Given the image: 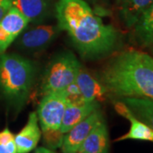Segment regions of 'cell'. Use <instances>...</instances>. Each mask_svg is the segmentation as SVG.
Wrapping results in <instances>:
<instances>
[{"instance_id": "6da1fadb", "label": "cell", "mask_w": 153, "mask_h": 153, "mask_svg": "<svg viewBox=\"0 0 153 153\" xmlns=\"http://www.w3.org/2000/svg\"><path fill=\"white\" fill-rule=\"evenodd\" d=\"M55 16L58 27L67 33L84 58H103L120 45V33L112 25L104 23L84 0H58Z\"/></svg>"}, {"instance_id": "7a4b0ae2", "label": "cell", "mask_w": 153, "mask_h": 153, "mask_svg": "<svg viewBox=\"0 0 153 153\" xmlns=\"http://www.w3.org/2000/svg\"><path fill=\"white\" fill-rule=\"evenodd\" d=\"M100 81L118 100H153V57L140 50H124L105 66Z\"/></svg>"}, {"instance_id": "3957f363", "label": "cell", "mask_w": 153, "mask_h": 153, "mask_svg": "<svg viewBox=\"0 0 153 153\" xmlns=\"http://www.w3.org/2000/svg\"><path fill=\"white\" fill-rule=\"evenodd\" d=\"M34 62L16 54L0 55V94L17 110L27 100L36 76Z\"/></svg>"}, {"instance_id": "277c9868", "label": "cell", "mask_w": 153, "mask_h": 153, "mask_svg": "<svg viewBox=\"0 0 153 153\" xmlns=\"http://www.w3.org/2000/svg\"><path fill=\"white\" fill-rule=\"evenodd\" d=\"M81 67L78 60L71 52L55 57L45 72L41 87L43 94L61 91L73 83Z\"/></svg>"}, {"instance_id": "5b68a950", "label": "cell", "mask_w": 153, "mask_h": 153, "mask_svg": "<svg viewBox=\"0 0 153 153\" xmlns=\"http://www.w3.org/2000/svg\"><path fill=\"white\" fill-rule=\"evenodd\" d=\"M67 102L64 90L44 94L37 111L41 131L60 129Z\"/></svg>"}, {"instance_id": "8992f818", "label": "cell", "mask_w": 153, "mask_h": 153, "mask_svg": "<svg viewBox=\"0 0 153 153\" xmlns=\"http://www.w3.org/2000/svg\"><path fill=\"white\" fill-rule=\"evenodd\" d=\"M104 119L100 109L94 111L64 134L61 150L63 153L76 152L93 128Z\"/></svg>"}, {"instance_id": "52a82bcc", "label": "cell", "mask_w": 153, "mask_h": 153, "mask_svg": "<svg viewBox=\"0 0 153 153\" xmlns=\"http://www.w3.org/2000/svg\"><path fill=\"white\" fill-rule=\"evenodd\" d=\"M29 21L22 13L12 6L0 22V55L4 54L10 44L27 27Z\"/></svg>"}, {"instance_id": "ba28073f", "label": "cell", "mask_w": 153, "mask_h": 153, "mask_svg": "<svg viewBox=\"0 0 153 153\" xmlns=\"http://www.w3.org/2000/svg\"><path fill=\"white\" fill-rule=\"evenodd\" d=\"M60 32L57 25H39L22 33L19 44L27 51L42 50L57 38Z\"/></svg>"}, {"instance_id": "9c48e42d", "label": "cell", "mask_w": 153, "mask_h": 153, "mask_svg": "<svg viewBox=\"0 0 153 153\" xmlns=\"http://www.w3.org/2000/svg\"><path fill=\"white\" fill-rule=\"evenodd\" d=\"M114 107L116 111L129 121L130 127L125 134L116 139L115 141H122L127 140H141L153 142V130L142 121L139 120L131 112L129 108L122 100H117L115 101Z\"/></svg>"}, {"instance_id": "30bf717a", "label": "cell", "mask_w": 153, "mask_h": 153, "mask_svg": "<svg viewBox=\"0 0 153 153\" xmlns=\"http://www.w3.org/2000/svg\"><path fill=\"white\" fill-rule=\"evenodd\" d=\"M41 135L42 131L38 123L37 112L33 111L28 116L26 125L15 135L17 153H29L36 149Z\"/></svg>"}, {"instance_id": "8fae6325", "label": "cell", "mask_w": 153, "mask_h": 153, "mask_svg": "<svg viewBox=\"0 0 153 153\" xmlns=\"http://www.w3.org/2000/svg\"><path fill=\"white\" fill-rule=\"evenodd\" d=\"M98 109H100V102L98 101L83 100L78 103L67 102L60 126V131L65 134L71 128Z\"/></svg>"}, {"instance_id": "7c38bea8", "label": "cell", "mask_w": 153, "mask_h": 153, "mask_svg": "<svg viewBox=\"0 0 153 153\" xmlns=\"http://www.w3.org/2000/svg\"><path fill=\"white\" fill-rule=\"evenodd\" d=\"M77 87L86 101H102L108 92L100 79L95 78L89 72L81 67L76 81Z\"/></svg>"}, {"instance_id": "4fadbf2b", "label": "cell", "mask_w": 153, "mask_h": 153, "mask_svg": "<svg viewBox=\"0 0 153 153\" xmlns=\"http://www.w3.org/2000/svg\"><path fill=\"white\" fill-rule=\"evenodd\" d=\"M110 139L105 120L100 122L83 141L77 152L86 153H109Z\"/></svg>"}, {"instance_id": "5bb4252c", "label": "cell", "mask_w": 153, "mask_h": 153, "mask_svg": "<svg viewBox=\"0 0 153 153\" xmlns=\"http://www.w3.org/2000/svg\"><path fill=\"white\" fill-rule=\"evenodd\" d=\"M133 38L139 46L146 48L153 44V3L134 26Z\"/></svg>"}, {"instance_id": "9a60e30c", "label": "cell", "mask_w": 153, "mask_h": 153, "mask_svg": "<svg viewBox=\"0 0 153 153\" xmlns=\"http://www.w3.org/2000/svg\"><path fill=\"white\" fill-rule=\"evenodd\" d=\"M50 0H13V6L28 19L29 22L42 21L46 16Z\"/></svg>"}, {"instance_id": "2e32d148", "label": "cell", "mask_w": 153, "mask_h": 153, "mask_svg": "<svg viewBox=\"0 0 153 153\" xmlns=\"http://www.w3.org/2000/svg\"><path fill=\"white\" fill-rule=\"evenodd\" d=\"M153 0H122L121 17L127 27H134Z\"/></svg>"}, {"instance_id": "e0dca14e", "label": "cell", "mask_w": 153, "mask_h": 153, "mask_svg": "<svg viewBox=\"0 0 153 153\" xmlns=\"http://www.w3.org/2000/svg\"><path fill=\"white\" fill-rule=\"evenodd\" d=\"M129 108L134 116L153 130V100L140 98L119 99Z\"/></svg>"}, {"instance_id": "ac0fdd59", "label": "cell", "mask_w": 153, "mask_h": 153, "mask_svg": "<svg viewBox=\"0 0 153 153\" xmlns=\"http://www.w3.org/2000/svg\"><path fill=\"white\" fill-rule=\"evenodd\" d=\"M44 142L47 148L50 150H55L57 148L61 147L63 142L64 134L59 130H44L42 131Z\"/></svg>"}, {"instance_id": "d6986e66", "label": "cell", "mask_w": 153, "mask_h": 153, "mask_svg": "<svg viewBox=\"0 0 153 153\" xmlns=\"http://www.w3.org/2000/svg\"><path fill=\"white\" fill-rule=\"evenodd\" d=\"M63 90L66 94V99H67L68 102L78 103V102H82L84 100V99L82 98V94L80 92V90H79V88H78L75 82L70 84L69 86H67Z\"/></svg>"}, {"instance_id": "ffe728a7", "label": "cell", "mask_w": 153, "mask_h": 153, "mask_svg": "<svg viewBox=\"0 0 153 153\" xmlns=\"http://www.w3.org/2000/svg\"><path fill=\"white\" fill-rule=\"evenodd\" d=\"M13 140H15V135L9 128H5L4 130L0 131V145H5Z\"/></svg>"}, {"instance_id": "44dd1931", "label": "cell", "mask_w": 153, "mask_h": 153, "mask_svg": "<svg viewBox=\"0 0 153 153\" xmlns=\"http://www.w3.org/2000/svg\"><path fill=\"white\" fill-rule=\"evenodd\" d=\"M13 6V0H0V22Z\"/></svg>"}, {"instance_id": "7402d4cb", "label": "cell", "mask_w": 153, "mask_h": 153, "mask_svg": "<svg viewBox=\"0 0 153 153\" xmlns=\"http://www.w3.org/2000/svg\"><path fill=\"white\" fill-rule=\"evenodd\" d=\"M0 153H17L15 140H11L5 145H0Z\"/></svg>"}, {"instance_id": "603a6c76", "label": "cell", "mask_w": 153, "mask_h": 153, "mask_svg": "<svg viewBox=\"0 0 153 153\" xmlns=\"http://www.w3.org/2000/svg\"><path fill=\"white\" fill-rule=\"evenodd\" d=\"M34 153H55V152L53 151V150H50V149H49V148L42 146V147L36 148V150H35Z\"/></svg>"}, {"instance_id": "cb8c5ba5", "label": "cell", "mask_w": 153, "mask_h": 153, "mask_svg": "<svg viewBox=\"0 0 153 153\" xmlns=\"http://www.w3.org/2000/svg\"><path fill=\"white\" fill-rule=\"evenodd\" d=\"M72 153H86V152H72Z\"/></svg>"}, {"instance_id": "d4e9b609", "label": "cell", "mask_w": 153, "mask_h": 153, "mask_svg": "<svg viewBox=\"0 0 153 153\" xmlns=\"http://www.w3.org/2000/svg\"><path fill=\"white\" fill-rule=\"evenodd\" d=\"M151 48H152V52H153V44H152V45L151 46Z\"/></svg>"}, {"instance_id": "484cf974", "label": "cell", "mask_w": 153, "mask_h": 153, "mask_svg": "<svg viewBox=\"0 0 153 153\" xmlns=\"http://www.w3.org/2000/svg\"><path fill=\"white\" fill-rule=\"evenodd\" d=\"M102 1H105V2H106V1H107V0H102Z\"/></svg>"}, {"instance_id": "4316f807", "label": "cell", "mask_w": 153, "mask_h": 153, "mask_svg": "<svg viewBox=\"0 0 153 153\" xmlns=\"http://www.w3.org/2000/svg\"><path fill=\"white\" fill-rule=\"evenodd\" d=\"M91 1H93V2H95V0H91Z\"/></svg>"}]
</instances>
